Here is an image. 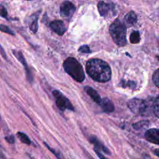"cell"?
<instances>
[{"label": "cell", "instance_id": "1", "mask_svg": "<svg viewBox=\"0 0 159 159\" xmlns=\"http://www.w3.org/2000/svg\"><path fill=\"white\" fill-rule=\"evenodd\" d=\"M88 75L98 82H106L111 79V70L109 65L99 58L89 60L86 65Z\"/></svg>", "mask_w": 159, "mask_h": 159}, {"label": "cell", "instance_id": "2", "mask_svg": "<svg viewBox=\"0 0 159 159\" xmlns=\"http://www.w3.org/2000/svg\"><path fill=\"white\" fill-rule=\"evenodd\" d=\"M66 73L78 82H82L85 78L82 65L74 57L67 58L63 63Z\"/></svg>", "mask_w": 159, "mask_h": 159}, {"label": "cell", "instance_id": "3", "mask_svg": "<svg viewBox=\"0 0 159 159\" xmlns=\"http://www.w3.org/2000/svg\"><path fill=\"white\" fill-rule=\"evenodd\" d=\"M153 103L150 100L133 98L127 102V106L130 111L137 115L148 116L153 111Z\"/></svg>", "mask_w": 159, "mask_h": 159}, {"label": "cell", "instance_id": "4", "mask_svg": "<svg viewBox=\"0 0 159 159\" xmlns=\"http://www.w3.org/2000/svg\"><path fill=\"white\" fill-rule=\"evenodd\" d=\"M109 33L117 45L122 47L126 44V27L119 19H116L111 24Z\"/></svg>", "mask_w": 159, "mask_h": 159}, {"label": "cell", "instance_id": "5", "mask_svg": "<svg viewBox=\"0 0 159 159\" xmlns=\"http://www.w3.org/2000/svg\"><path fill=\"white\" fill-rule=\"evenodd\" d=\"M52 94L55 98L56 105L60 110L62 111H64L66 109L73 111H75V108L71 102L61 92L58 90H54L53 91Z\"/></svg>", "mask_w": 159, "mask_h": 159}, {"label": "cell", "instance_id": "6", "mask_svg": "<svg viewBox=\"0 0 159 159\" xmlns=\"http://www.w3.org/2000/svg\"><path fill=\"white\" fill-rule=\"evenodd\" d=\"M76 11L75 6L71 2L65 1H63L60 7V16L66 19H70L73 15L74 12Z\"/></svg>", "mask_w": 159, "mask_h": 159}, {"label": "cell", "instance_id": "7", "mask_svg": "<svg viewBox=\"0 0 159 159\" xmlns=\"http://www.w3.org/2000/svg\"><path fill=\"white\" fill-rule=\"evenodd\" d=\"M98 9L100 15L102 17H107L111 13L114 14V5L112 3L99 1L98 4Z\"/></svg>", "mask_w": 159, "mask_h": 159}, {"label": "cell", "instance_id": "8", "mask_svg": "<svg viewBox=\"0 0 159 159\" xmlns=\"http://www.w3.org/2000/svg\"><path fill=\"white\" fill-rule=\"evenodd\" d=\"M50 27L52 30L57 35L61 36L66 31V27L65 23L61 20H55L50 22Z\"/></svg>", "mask_w": 159, "mask_h": 159}, {"label": "cell", "instance_id": "9", "mask_svg": "<svg viewBox=\"0 0 159 159\" xmlns=\"http://www.w3.org/2000/svg\"><path fill=\"white\" fill-rule=\"evenodd\" d=\"M145 139L150 143L159 145V129H150L145 133Z\"/></svg>", "mask_w": 159, "mask_h": 159}, {"label": "cell", "instance_id": "10", "mask_svg": "<svg viewBox=\"0 0 159 159\" xmlns=\"http://www.w3.org/2000/svg\"><path fill=\"white\" fill-rule=\"evenodd\" d=\"M88 140H89V142L94 146V148L99 150V152L101 151L106 154H107V155L111 154L109 150L96 136L91 135L89 137Z\"/></svg>", "mask_w": 159, "mask_h": 159}, {"label": "cell", "instance_id": "11", "mask_svg": "<svg viewBox=\"0 0 159 159\" xmlns=\"http://www.w3.org/2000/svg\"><path fill=\"white\" fill-rule=\"evenodd\" d=\"M12 53L14 55V56L17 58V59L24 66V68L25 70L26 71V74H27V80L30 82L32 81V75L31 73L28 68V66L27 65V62L26 60L22 54V53L20 51H17V50H12Z\"/></svg>", "mask_w": 159, "mask_h": 159}, {"label": "cell", "instance_id": "12", "mask_svg": "<svg viewBox=\"0 0 159 159\" xmlns=\"http://www.w3.org/2000/svg\"><path fill=\"white\" fill-rule=\"evenodd\" d=\"M99 105L101 106L102 110L106 113L112 112L114 110V106L113 102L107 98L102 99Z\"/></svg>", "mask_w": 159, "mask_h": 159}, {"label": "cell", "instance_id": "13", "mask_svg": "<svg viewBox=\"0 0 159 159\" xmlns=\"http://www.w3.org/2000/svg\"><path fill=\"white\" fill-rule=\"evenodd\" d=\"M86 93L90 96V98L97 104H100L102 99L98 93L93 88L90 86H85L84 88Z\"/></svg>", "mask_w": 159, "mask_h": 159}, {"label": "cell", "instance_id": "14", "mask_svg": "<svg viewBox=\"0 0 159 159\" xmlns=\"http://www.w3.org/2000/svg\"><path fill=\"white\" fill-rule=\"evenodd\" d=\"M39 12H37L33 15H32L29 20L28 25L30 30L35 33L38 30V19H39Z\"/></svg>", "mask_w": 159, "mask_h": 159}, {"label": "cell", "instance_id": "15", "mask_svg": "<svg viewBox=\"0 0 159 159\" xmlns=\"http://www.w3.org/2000/svg\"><path fill=\"white\" fill-rule=\"evenodd\" d=\"M124 20L128 25H132L137 22V16L134 12L130 11L125 16Z\"/></svg>", "mask_w": 159, "mask_h": 159}, {"label": "cell", "instance_id": "16", "mask_svg": "<svg viewBox=\"0 0 159 159\" xmlns=\"http://www.w3.org/2000/svg\"><path fill=\"white\" fill-rule=\"evenodd\" d=\"M16 135H17V137L19 139L20 141L23 143L26 144L27 145H30L32 143V141L30 140V138L25 133L22 132H17Z\"/></svg>", "mask_w": 159, "mask_h": 159}, {"label": "cell", "instance_id": "17", "mask_svg": "<svg viewBox=\"0 0 159 159\" xmlns=\"http://www.w3.org/2000/svg\"><path fill=\"white\" fill-rule=\"evenodd\" d=\"M43 143H44V145L47 147V148L57 159H65V158H64V157L63 156V155H62L60 152H59L58 151H57V150H55L54 148H52V147H50L46 142H43Z\"/></svg>", "mask_w": 159, "mask_h": 159}, {"label": "cell", "instance_id": "18", "mask_svg": "<svg viewBox=\"0 0 159 159\" xmlns=\"http://www.w3.org/2000/svg\"><path fill=\"white\" fill-rule=\"evenodd\" d=\"M140 34L138 31H134L130 35V42L132 43H137L140 42Z\"/></svg>", "mask_w": 159, "mask_h": 159}, {"label": "cell", "instance_id": "19", "mask_svg": "<svg viewBox=\"0 0 159 159\" xmlns=\"http://www.w3.org/2000/svg\"><path fill=\"white\" fill-rule=\"evenodd\" d=\"M153 111L155 115L159 118V96H158L153 101Z\"/></svg>", "mask_w": 159, "mask_h": 159}, {"label": "cell", "instance_id": "20", "mask_svg": "<svg viewBox=\"0 0 159 159\" xmlns=\"http://www.w3.org/2000/svg\"><path fill=\"white\" fill-rule=\"evenodd\" d=\"M0 30L2 32L7 33L11 35H14V32L7 25H5L4 24H0Z\"/></svg>", "mask_w": 159, "mask_h": 159}, {"label": "cell", "instance_id": "21", "mask_svg": "<svg viewBox=\"0 0 159 159\" xmlns=\"http://www.w3.org/2000/svg\"><path fill=\"white\" fill-rule=\"evenodd\" d=\"M152 80L155 86L159 88V68L155 70L153 73Z\"/></svg>", "mask_w": 159, "mask_h": 159}, {"label": "cell", "instance_id": "22", "mask_svg": "<svg viewBox=\"0 0 159 159\" xmlns=\"http://www.w3.org/2000/svg\"><path fill=\"white\" fill-rule=\"evenodd\" d=\"M78 51L80 52L81 53H89L91 52L89 47L88 45H83L82 46H81L79 48H78Z\"/></svg>", "mask_w": 159, "mask_h": 159}, {"label": "cell", "instance_id": "23", "mask_svg": "<svg viewBox=\"0 0 159 159\" xmlns=\"http://www.w3.org/2000/svg\"><path fill=\"white\" fill-rule=\"evenodd\" d=\"M120 85L122 86L124 88L126 86H129L130 88H134L135 87V83L133 81H122L120 83Z\"/></svg>", "mask_w": 159, "mask_h": 159}, {"label": "cell", "instance_id": "24", "mask_svg": "<svg viewBox=\"0 0 159 159\" xmlns=\"http://www.w3.org/2000/svg\"><path fill=\"white\" fill-rule=\"evenodd\" d=\"M0 16L4 18H7V11L5 7L0 3Z\"/></svg>", "mask_w": 159, "mask_h": 159}, {"label": "cell", "instance_id": "25", "mask_svg": "<svg viewBox=\"0 0 159 159\" xmlns=\"http://www.w3.org/2000/svg\"><path fill=\"white\" fill-rule=\"evenodd\" d=\"M6 141L11 144H13L15 143V137L13 135H9L6 137H5Z\"/></svg>", "mask_w": 159, "mask_h": 159}, {"label": "cell", "instance_id": "26", "mask_svg": "<svg viewBox=\"0 0 159 159\" xmlns=\"http://www.w3.org/2000/svg\"><path fill=\"white\" fill-rule=\"evenodd\" d=\"M145 125H148V123L145 121H142L138 123H136L134 125V127H135V129H140L141 127H144Z\"/></svg>", "mask_w": 159, "mask_h": 159}, {"label": "cell", "instance_id": "27", "mask_svg": "<svg viewBox=\"0 0 159 159\" xmlns=\"http://www.w3.org/2000/svg\"><path fill=\"white\" fill-rule=\"evenodd\" d=\"M94 151L95 152V153H96V154L97 155V156L99 158V159H108V158H106L105 156H104V155L101 153V152H99V150H98L94 148Z\"/></svg>", "mask_w": 159, "mask_h": 159}, {"label": "cell", "instance_id": "28", "mask_svg": "<svg viewBox=\"0 0 159 159\" xmlns=\"http://www.w3.org/2000/svg\"><path fill=\"white\" fill-rule=\"evenodd\" d=\"M0 53H1V54L4 57V58H6V53H5V52H4V50H3V48L1 47V46L0 45Z\"/></svg>", "mask_w": 159, "mask_h": 159}, {"label": "cell", "instance_id": "29", "mask_svg": "<svg viewBox=\"0 0 159 159\" xmlns=\"http://www.w3.org/2000/svg\"><path fill=\"white\" fill-rule=\"evenodd\" d=\"M154 153L155 155H157L158 157H159V148H157L154 150Z\"/></svg>", "mask_w": 159, "mask_h": 159}, {"label": "cell", "instance_id": "30", "mask_svg": "<svg viewBox=\"0 0 159 159\" xmlns=\"http://www.w3.org/2000/svg\"><path fill=\"white\" fill-rule=\"evenodd\" d=\"M9 159H12V158H9Z\"/></svg>", "mask_w": 159, "mask_h": 159}, {"label": "cell", "instance_id": "31", "mask_svg": "<svg viewBox=\"0 0 159 159\" xmlns=\"http://www.w3.org/2000/svg\"><path fill=\"white\" fill-rule=\"evenodd\" d=\"M27 1H29V0H27Z\"/></svg>", "mask_w": 159, "mask_h": 159}]
</instances>
